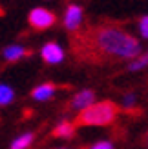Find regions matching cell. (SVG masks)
Segmentation results:
<instances>
[{
  "instance_id": "7c38bea8",
  "label": "cell",
  "mask_w": 148,
  "mask_h": 149,
  "mask_svg": "<svg viewBox=\"0 0 148 149\" xmlns=\"http://www.w3.org/2000/svg\"><path fill=\"white\" fill-rule=\"evenodd\" d=\"M148 64V53L146 55H143V56H139L137 58V60H134V62H132V65H130V69H141V68H144V65Z\"/></svg>"
},
{
  "instance_id": "9a60e30c",
  "label": "cell",
  "mask_w": 148,
  "mask_h": 149,
  "mask_svg": "<svg viewBox=\"0 0 148 149\" xmlns=\"http://www.w3.org/2000/svg\"><path fill=\"white\" fill-rule=\"evenodd\" d=\"M2 15H4V11H2V7H0V17H2Z\"/></svg>"
},
{
  "instance_id": "7a4b0ae2",
  "label": "cell",
  "mask_w": 148,
  "mask_h": 149,
  "mask_svg": "<svg viewBox=\"0 0 148 149\" xmlns=\"http://www.w3.org/2000/svg\"><path fill=\"white\" fill-rule=\"evenodd\" d=\"M119 107L115 102H99V104H92L86 109H82L75 118V125H108L115 120Z\"/></svg>"
},
{
  "instance_id": "8992f818",
  "label": "cell",
  "mask_w": 148,
  "mask_h": 149,
  "mask_svg": "<svg viewBox=\"0 0 148 149\" xmlns=\"http://www.w3.org/2000/svg\"><path fill=\"white\" fill-rule=\"evenodd\" d=\"M95 100V93L90 91V89H84V91L77 93V96L70 102V107L73 109H86L88 106H92Z\"/></svg>"
},
{
  "instance_id": "5b68a950",
  "label": "cell",
  "mask_w": 148,
  "mask_h": 149,
  "mask_svg": "<svg viewBox=\"0 0 148 149\" xmlns=\"http://www.w3.org/2000/svg\"><path fill=\"white\" fill-rule=\"evenodd\" d=\"M42 58L48 64H58L64 58V53H62L61 46H57L55 42H49L42 47Z\"/></svg>"
},
{
  "instance_id": "30bf717a",
  "label": "cell",
  "mask_w": 148,
  "mask_h": 149,
  "mask_svg": "<svg viewBox=\"0 0 148 149\" xmlns=\"http://www.w3.org/2000/svg\"><path fill=\"white\" fill-rule=\"evenodd\" d=\"M31 142H33V135H24V136H20V138L15 140L11 149H26Z\"/></svg>"
},
{
  "instance_id": "4fadbf2b",
  "label": "cell",
  "mask_w": 148,
  "mask_h": 149,
  "mask_svg": "<svg viewBox=\"0 0 148 149\" xmlns=\"http://www.w3.org/2000/svg\"><path fill=\"white\" fill-rule=\"evenodd\" d=\"M139 31H141L144 38H148V17H143L139 20Z\"/></svg>"
},
{
  "instance_id": "6da1fadb",
  "label": "cell",
  "mask_w": 148,
  "mask_h": 149,
  "mask_svg": "<svg viewBox=\"0 0 148 149\" xmlns=\"http://www.w3.org/2000/svg\"><path fill=\"white\" fill-rule=\"evenodd\" d=\"M73 55L90 62L123 60L139 55L141 46L132 35L117 26H99L71 38Z\"/></svg>"
},
{
  "instance_id": "ba28073f",
  "label": "cell",
  "mask_w": 148,
  "mask_h": 149,
  "mask_svg": "<svg viewBox=\"0 0 148 149\" xmlns=\"http://www.w3.org/2000/svg\"><path fill=\"white\" fill-rule=\"evenodd\" d=\"M29 55H31V51H29V49L18 47V46H11V47H7L4 51V58H6L7 62H15V60H18V58L29 56Z\"/></svg>"
},
{
  "instance_id": "9c48e42d",
  "label": "cell",
  "mask_w": 148,
  "mask_h": 149,
  "mask_svg": "<svg viewBox=\"0 0 148 149\" xmlns=\"http://www.w3.org/2000/svg\"><path fill=\"white\" fill-rule=\"evenodd\" d=\"M75 127L77 125H73L71 122H62L61 125H57V127L53 129L51 135L57 136V138H70L73 133H75Z\"/></svg>"
},
{
  "instance_id": "277c9868",
  "label": "cell",
  "mask_w": 148,
  "mask_h": 149,
  "mask_svg": "<svg viewBox=\"0 0 148 149\" xmlns=\"http://www.w3.org/2000/svg\"><path fill=\"white\" fill-rule=\"evenodd\" d=\"M80 20H82V9L79 6H70L66 9V15H64V26L70 31H75L80 26Z\"/></svg>"
},
{
  "instance_id": "5bb4252c",
  "label": "cell",
  "mask_w": 148,
  "mask_h": 149,
  "mask_svg": "<svg viewBox=\"0 0 148 149\" xmlns=\"http://www.w3.org/2000/svg\"><path fill=\"white\" fill-rule=\"evenodd\" d=\"M90 149H113V146L110 142H97V144H93Z\"/></svg>"
},
{
  "instance_id": "8fae6325",
  "label": "cell",
  "mask_w": 148,
  "mask_h": 149,
  "mask_svg": "<svg viewBox=\"0 0 148 149\" xmlns=\"http://www.w3.org/2000/svg\"><path fill=\"white\" fill-rule=\"evenodd\" d=\"M11 100H13V91H11V87L2 86V87H0V106H6V104H9Z\"/></svg>"
},
{
  "instance_id": "52a82bcc",
  "label": "cell",
  "mask_w": 148,
  "mask_h": 149,
  "mask_svg": "<svg viewBox=\"0 0 148 149\" xmlns=\"http://www.w3.org/2000/svg\"><path fill=\"white\" fill-rule=\"evenodd\" d=\"M55 91H57V86L51 84V82H48V84H42L39 87H35L31 91V96L35 100H46V98H51Z\"/></svg>"
},
{
  "instance_id": "3957f363",
  "label": "cell",
  "mask_w": 148,
  "mask_h": 149,
  "mask_svg": "<svg viewBox=\"0 0 148 149\" xmlns=\"http://www.w3.org/2000/svg\"><path fill=\"white\" fill-rule=\"evenodd\" d=\"M29 26H31L33 29H37V31H42V29H48L55 24V15L48 11V9H42V7H37V9H33L31 13H29Z\"/></svg>"
}]
</instances>
